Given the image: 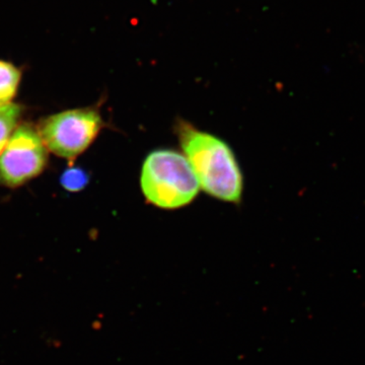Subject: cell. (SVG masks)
<instances>
[{"instance_id": "obj_6", "label": "cell", "mask_w": 365, "mask_h": 365, "mask_svg": "<svg viewBox=\"0 0 365 365\" xmlns=\"http://www.w3.org/2000/svg\"><path fill=\"white\" fill-rule=\"evenodd\" d=\"M23 107L16 103L0 106V153L4 151L14 131L20 126Z\"/></svg>"}, {"instance_id": "obj_4", "label": "cell", "mask_w": 365, "mask_h": 365, "mask_svg": "<svg viewBox=\"0 0 365 365\" xmlns=\"http://www.w3.org/2000/svg\"><path fill=\"white\" fill-rule=\"evenodd\" d=\"M48 163V150L38 129L20 124L0 153V186L19 188L39 177Z\"/></svg>"}, {"instance_id": "obj_2", "label": "cell", "mask_w": 365, "mask_h": 365, "mask_svg": "<svg viewBox=\"0 0 365 365\" xmlns=\"http://www.w3.org/2000/svg\"><path fill=\"white\" fill-rule=\"evenodd\" d=\"M146 202L165 210H176L195 200L200 184L184 153L160 148L148 153L140 174Z\"/></svg>"}, {"instance_id": "obj_5", "label": "cell", "mask_w": 365, "mask_h": 365, "mask_svg": "<svg viewBox=\"0 0 365 365\" xmlns=\"http://www.w3.org/2000/svg\"><path fill=\"white\" fill-rule=\"evenodd\" d=\"M23 71L13 62L0 59V106L14 102L20 88Z\"/></svg>"}, {"instance_id": "obj_1", "label": "cell", "mask_w": 365, "mask_h": 365, "mask_svg": "<svg viewBox=\"0 0 365 365\" xmlns=\"http://www.w3.org/2000/svg\"><path fill=\"white\" fill-rule=\"evenodd\" d=\"M174 130L204 192L223 202L241 203L244 177L232 148L182 118L177 120Z\"/></svg>"}, {"instance_id": "obj_7", "label": "cell", "mask_w": 365, "mask_h": 365, "mask_svg": "<svg viewBox=\"0 0 365 365\" xmlns=\"http://www.w3.org/2000/svg\"><path fill=\"white\" fill-rule=\"evenodd\" d=\"M91 177L88 170L79 167H71L62 173L60 184L66 191L78 193L88 187Z\"/></svg>"}, {"instance_id": "obj_3", "label": "cell", "mask_w": 365, "mask_h": 365, "mask_svg": "<svg viewBox=\"0 0 365 365\" xmlns=\"http://www.w3.org/2000/svg\"><path fill=\"white\" fill-rule=\"evenodd\" d=\"M106 125L98 107H86L46 117L37 129L48 151L74 160L90 148Z\"/></svg>"}]
</instances>
